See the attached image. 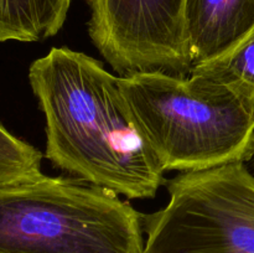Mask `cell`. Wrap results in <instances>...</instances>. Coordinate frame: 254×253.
<instances>
[{
  "mask_svg": "<svg viewBox=\"0 0 254 253\" xmlns=\"http://www.w3.org/2000/svg\"><path fill=\"white\" fill-rule=\"evenodd\" d=\"M71 0H0V42L42 41L66 21Z\"/></svg>",
  "mask_w": 254,
  "mask_h": 253,
  "instance_id": "7",
  "label": "cell"
},
{
  "mask_svg": "<svg viewBox=\"0 0 254 253\" xmlns=\"http://www.w3.org/2000/svg\"><path fill=\"white\" fill-rule=\"evenodd\" d=\"M144 216L141 253H254V175L245 163L183 173Z\"/></svg>",
  "mask_w": 254,
  "mask_h": 253,
  "instance_id": "4",
  "label": "cell"
},
{
  "mask_svg": "<svg viewBox=\"0 0 254 253\" xmlns=\"http://www.w3.org/2000/svg\"><path fill=\"white\" fill-rule=\"evenodd\" d=\"M144 216L118 195L42 173L0 184V253H141Z\"/></svg>",
  "mask_w": 254,
  "mask_h": 253,
  "instance_id": "3",
  "label": "cell"
},
{
  "mask_svg": "<svg viewBox=\"0 0 254 253\" xmlns=\"http://www.w3.org/2000/svg\"><path fill=\"white\" fill-rule=\"evenodd\" d=\"M254 27V0H185L184 31L192 66L222 56Z\"/></svg>",
  "mask_w": 254,
  "mask_h": 253,
  "instance_id": "6",
  "label": "cell"
},
{
  "mask_svg": "<svg viewBox=\"0 0 254 253\" xmlns=\"http://www.w3.org/2000/svg\"><path fill=\"white\" fill-rule=\"evenodd\" d=\"M127 109L164 171H201L254 156V112L237 94L196 77H118Z\"/></svg>",
  "mask_w": 254,
  "mask_h": 253,
  "instance_id": "2",
  "label": "cell"
},
{
  "mask_svg": "<svg viewBox=\"0 0 254 253\" xmlns=\"http://www.w3.org/2000/svg\"><path fill=\"white\" fill-rule=\"evenodd\" d=\"M42 158L41 151L12 135L0 124V184L40 174Z\"/></svg>",
  "mask_w": 254,
  "mask_h": 253,
  "instance_id": "9",
  "label": "cell"
},
{
  "mask_svg": "<svg viewBox=\"0 0 254 253\" xmlns=\"http://www.w3.org/2000/svg\"><path fill=\"white\" fill-rule=\"evenodd\" d=\"M88 34L119 76L161 72L189 77L184 31L185 0H86Z\"/></svg>",
  "mask_w": 254,
  "mask_h": 253,
  "instance_id": "5",
  "label": "cell"
},
{
  "mask_svg": "<svg viewBox=\"0 0 254 253\" xmlns=\"http://www.w3.org/2000/svg\"><path fill=\"white\" fill-rule=\"evenodd\" d=\"M190 76L226 87L254 112V27L225 55L193 66Z\"/></svg>",
  "mask_w": 254,
  "mask_h": 253,
  "instance_id": "8",
  "label": "cell"
},
{
  "mask_svg": "<svg viewBox=\"0 0 254 253\" xmlns=\"http://www.w3.org/2000/svg\"><path fill=\"white\" fill-rule=\"evenodd\" d=\"M29 82L55 168L130 200L155 197L165 171L134 124L118 77L83 52L54 47L32 62Z\"/></svg>",
  "mask_w": 254,
  "mask_h": 253,
  "instance_id": "1",
  "label": "cell"
}]
</instances>
